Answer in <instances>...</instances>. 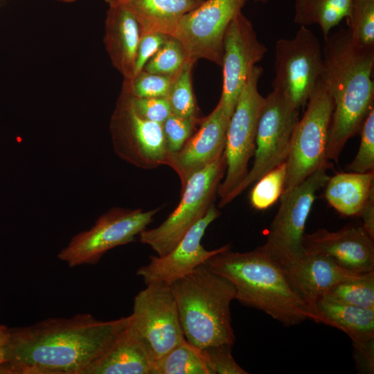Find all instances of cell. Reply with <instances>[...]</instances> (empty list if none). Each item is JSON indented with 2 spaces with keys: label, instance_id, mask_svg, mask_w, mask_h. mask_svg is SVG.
<instances>
[{
  "label": "cell",
  "instance_id": "38",
  "mask_svg": "<svg viewBox=\"0 0 374 374\" xmlns=\"http://www.w3.org/2000/svg\"><path fill=\"white\" fill-rule=\"evenodd\" d=\"M353 357L356 366L362 373H374V340L362 344H353Z\"/></svg>",
  "mask_w": 374,
  "mask_h": 374
},
{
  "label": "cell",
  "instance_id": "9",
  "mask_svg": "<svg viewBox=\"0 0 374 374\" xmlns=\"http://www.w3.org/2000/svg\"><path fill=\"white\" fill-rule=\"evenodd\" d=\"M159 211L112 208L91 229L75 235L57 258L69 267L96 264L107 251L134 242Z\"/></svg>",
  "mask_w": 374,
  "mask_h": 374
},
{
  "label": "cell",
  "instance_id": "25",
  "mask_svg": "<svg viewBox=\"0 0 374 374\" xmlns=\"http://www.w3.org/2000/svg\"><path fill=\"white\" fill-rule=\"evenodd\" d=\"M350 0H295L294 21L300 26L318 24L324 39L348 14Z\"/></svg>",
  "mask_w": 374,
  "mask_h": 374
},
{
  "label": "cell",
  "instance_id": "12",
  "mask_svg": "<svg viewBox=\"0 0 374 374\" xmlns=\"http://www.w3.org/2000/svg\"><path fill=\"white\" fill-rule=\"evenodd\" d=\"M114 150L124 161L143 169L166 164L168 152L162 124L141 118L130 96L121 90L109 124Z\"/></svg>",
  "mask_w": 374,
  "mask_h": 374
},
{
  "label": "cell",
  "instance_id": "24",
  "mask_svg": "<svg viewBox=\"0 0 374 374\" xmlns=\"http://www.w3.org/2000/svg\"><path fill=\"white\" fill-rule=\"evenodd\" d=\"M325 198L341 215L359 216L374 191V170L339 172L330 177L325 185Z\"/></svg>",
  "mask_w": 374,
  "mask_h": 374
},
{
  "label": "cell",
  "instance_id": "10",
  "mask_svg": "<svg viewBox=\"0 0 374 374\" xmlns=\"http://www.w3.org/2000/svg\"><path fill=\"white\" fill-rule=\"evenodd\" d=\"M322 48L319 39L304 26H300L293 38L276 42L271 86L299 109L307 104L319 81Z\"/></svg>",
  "mask_w": 374,
  "mask_h": 374
},
{
  "label": "cell",
  "instance_id": "15",
  "mask_svg": "<svg viewBox=\"0 0 374 374\" xmlns=\"http://www.w3.org/2000/svg\"><path fill=\"white\" fill-rule=\"evenodd\" d=\"M267 52L251 21L239 12L229 24L223 41V85L219 102L230 116L256 64Z\"/></svg>",
  "mask_w": 374,
  "mask_h": 374
},
{
  "label": "cell",
  "instance_id": "6",
  "mask_svg": "<svg viewBox=\"0 0 374 374\" xmlns=\"http://www.w3.org/2000/svg\"><path fill=\"white\" fill-rule=\"evenodd\" d=\"M262 73L261 66L254 67L229 122L224 150L226 175L217 190L220 208L231 202V195L246 177L255 152L258 124L265 102L258 89Z\"/></svg>",
  "mask_w": 374,
  "mask_h": 374
},
{
  "label": "cell",
  "instance_id": "2",
  "mask_svg": "<svg viewBox=\"0 0 374 374\" xmlns=\"http://www.w3.org/2000/svg\"><path fill=\"white\" fill-rule=\"evenodd\" d=\"M322 51L320 81L334 102L326 158L337 162L348 140L359 134L374 107V48L357 45L350 30L341 28L328 35Z\"/></svg>",
  "mask_w": 374,
  "mask_h": 374
},
{
  "label": "cell",
  "instance_id": "5",
  "mask_svg": "<svg viewBox=\"0 0 374 374\" xmlns=\"http://www.w3.org/2000/svg\"><path fill=\"white\" fill-rule=\"evenodd\" d=\"M226 167L223 152L193 173L181 190V199L176 208L159 226L141 231L139 235L140 242L149 245L159 256L170 251L214 203Z\"/></svg>",
  "mask_w": 374,
  "mask_h": 374
},
{
  "label": "cell",
  "instance_id": "29",
  "mask_svg": "<svg viewBox=\"0 0 374 374\" xmlns=\"http://www.w3.org/2000/svg\"><path fill=\"white\" fill-rule=\"evenodd\" d=\"M287 176V164L284 161L275 167L253 185L249 202L256 210H266L280 197L284 191Z\"/></svg>",
  "mask_w": 374,
  "mask_h": 374
},
{
  "label": "cell",
  "instance_id": "27",
  "mask_svg": "<svg viewBox=\"0 0 374 374\" xmlns=\"http://www.w3.org/2000/svg\"><path fill=\"white\" fill-rule=\"evenodd\" d=\"M195 61L189 59L175 77L167 98L171 114L186 118H200L192 86V71Z\"/></svg>",
  "mask_w": 374,
  "mask_h": 374
},
{
  "label": "cell",
  "instance_id": "13",
  "mask_svg": "<svg viewBox=\"0 0 374 374\" xmlns=\"http://www.w3.org/2000/svg\"><path fill=\"white\" fill-rule=\"evenodd\" d=\"M247 0H204L180 19L172 35L189 59H206L222 66L223 41L229 24Z\"/></svg>",
  "mask_w": 374,
  "mask_h": 374
},
{
  "label": "cell",
  "instance_id": "21",
  "mask_svg": "<svg viewBox=\"0 0 374 374\" xmlns=\"http://www.w3.org/2000/svg\"><path fill=\"white\" fill-rule=\"evenodd\" d=\"M155 361L147 343L129 323L87 374H150Z\"/></svg>",
  "mask_w": 374,
  "mask_h": 374
},
{
  "label": "cell",
  "instance_id": "19",
  "mask_svg": "<svg viewBox=\"0 0 374 374\" xmlns=\"http://www.w3.org/2000/svg\"><path fill=\"white\" fill-rule=\"evenodd\" d=\"M281 268L291 287L314 314V322L317 303L330 288L340 282L361 278L368 274L348 271L327 256L307 252Z\"/></svg>",
  "mask_w": 374,
  "mask_h": 374
},
{
  "label": "cell",
  "instance_id": "4",
  "mask_svg": "<svg viewBox=\"0 0 374 374\" xmlns=\"http://www.w3.org/2000/svg\"><path fill=\"white\" fill-rule=\"evenodd\" d=\"M185 339L199 348L233 346L235 336L230 305L233 285L200 265L170 285Z\"/></svg>",
  "mask_w": 374,
  "mask_h": 374
},
{
  "label": "cell",
  "instance_id": "40",
  "mask_svg": "<svg viewBox=\"0 0 374 374\" xmlns=\"http://www.w3.org/2000/svg\"><path fill=\"white\" fill-rule=\"evenodd\" d=\"M6 341H0V366L6 361Z\"/></svg>",
  "mask_w": 374,
  "mask_h": 374
},
{
  "label": "cell",
  "instance_id": "8",
  "mask_svg": "<svg viewBox=\"0 0 374 374\" xmlns=\"http://www.w3.org/2000/svg\"><path fill=\"white\" fill-rule=\"evenodd\" d=\"M333 109V99L319 79L292 134L284 190L300 184L320 168L332 167L326 158V146Z\"/></svg>",
  "mask_w": 374,
  "mask_h": 374
},
{
  "label": "cell",
  "instance_id": "36",
  "mask_svg": "<svg viewBox=\"0 0 374 374\" xmlns=\"http://www.w3.org/2000/svg\"><path fill=\"white\" fill-rule=\"evenodd\" d=\"M130 96L134 110L145 120L162 124L171 114L167 97L136 98Z\"/></svg>",
  "mask_w": 374,
  "mask_h": 374
},
{
  "label": "cell",
  "instance_id": "42",
  "mask_svg": "<svg viewBox=\"0 0 374 374\" xmlns=\"http://www.w3.org/2000/svg\"><path fill=\"white\" fill-rule=\"evenodd\" d=\"M130 1V0H105V3L108 5V7L125 5Z\"/></svg>",
  "mask_w": 374,
  "mask_h": 374
},
{
  "label": "cell",
  "instance_id": "3",
  "mask_svg": "<svg viewBox=\"0 0 374 374\" xmlns=\"http://www.w3.org/2000/svg\"><path fill=\"white\" fill-rule=\"evenodd\" d=\"M234 286L243 305L262 311L286 327L314 315L288 283L281 267L260 246L247 252L231 248L209 258L204 264Z\"/></svg>",
  "mask_w": 374,
  "mask_h": 374
},
{
  "label": "cell",
  "instance_id": "11",
  "mask_svg": "<svg viewBox=\"0 0 374 374\" xmlns=\"http://www.w3.org/2000/svg\"><path fill=\"white\" fill-rule=\"evenodd\" d=\"M299 120V109L283 93L273 89L265 98L259 118L252 167L233 193L231 202L267 172L286 161Z\"/></svg>",
  "mask_w": 374,
  "mask_h": 374
},
{
  "label": "cell",
  "instance_id": "20",
  "mask_svg": "<svg viewBox=\"0 0 374 374\" xmlns=\"http://www.w3.org/2000/svg\"><path fill=\"white\" fill-rule=\"evenodd\" d=\"M141 37L140 24L125 5L108 8L103 42L112 65L124 80L133 77L136 52Z\"/></svg>",
  "mask_w": 374,
  "mask_h": 374
},
{
  "label": "cell",
  "instance_id": "32",
  "mask_svg": "<svg viewBox=\"0 0 374 374\" xmlns=\"http://www.w3.org/2000/svg\"><path fill=\"white\" fill-rule=\"evenodd\" d=\"M175 76L142 70L132 78L124 80L121 90L136 98L167 97Z\"/></svg>",
  "mask_w": 374,
  "mask_h": 374
},
{
  "label": "cell",
  "instance_id": "33",
  "mask_svg": "<svg viewBox=\"0 0 374 374\" xmlns=\"http://www.w3.org/2000/svg\"><path fill=\"white\" fill-rule=\"evenodd\" d=\"M359 134L358 151L347 168L350 172L364 173L374 170V107L364 120Z\"/></svg>",
  "mask_w": 374,
  "mask_h": 374
},
{
  "label": "cell",
  "instance_id": "26",
  "mask_svg": "<svg viewBox=\"0 0 374 374\" xmlns=\"http://www.w3.org/2000/svg\"><path fill=\"white\" fill-rule=\"evenodd\" d=\"M150 374H211L202 348L186 339L157 359Z\"/></svg>",
  "mask_w": 374,
  "mask_h": 374
},
{
  "label": "cell",
  "instance_id": "28",
  "mask_svg": "<svg viewBox=\"0 0 374 374\" xmlns=\"http://www.w3.org/2000/svg\"><path fill=\"white\" fill-rule=\"evenodd\" d=\"M335 301L374 310V271L340 282L323 296Z\"/></svg>",
  "mask_w": 374,
  "mask_h": 374
},
{
  "label": "cell",
  "instance_id": "18",
  "mask_svg": "<svg viewBox=\"0 0 374 374\" xmlns=\"http://www.w3.org/2000/svg\"><path fill=\"white\" fill-rule=\"evenodd\" d=\"M303 247L304 252L327 256L348 271H374V239L362 226H347L337 231L319 229L304 235Z\"/></svg>",
  "mask_w": 374,
  "mask_h": 374
},
{
  "label": "cell",
  "instance_id": "30",
  "mask_svg": "<svg viewBox=\"0 0 374 374\" xmlns=\"http://www.w3.org/2000/svg\"><path fill=\"white\" fill-rule=\"evenodd\" d=\"M346 19L354 42L374 48V0H350Z\"/></svg>",
  "mask_w": 374,
  "mask_h": 374
},
{
  "label": "cell",
  "instance_id": "37",
  "mask_svg": "<svg viewBox=\"0 0 374 374\" xmlns=\"http://www.w3.org/2000/svg\"><path fill=\"white\" fill-rule=\"evenodd\" d=\"M169 36L154 33L141 37L136 52L133 77L143 70L148 61L161 48Z\"/></svg>",
  "mask_w": 374,
  "mask_h": 374
},
{
  "label": "cell",
  "instance_id": "16",
  "mask_svg": "<svg viewBox=\"0 0 374 374\" xmlns=\"http://www.w3.org/2000/svg\"><path fill=\"white\" fill-rule=\"evenodd\" d=\"M220 215L213 203L206 215L184 234L170 251L161 256H150V262L139 268L136 274L142 278L145 285L164 283L170 285L199 265H204L211 256L231 248L226 244L215 249L207 250L201 244L206 229Z\"/></svg>",
  "mask_w": 374,
  "mask_h": 374
},
{
  "label": "cell",
  "instance_id": "17",
  "mask_svg": "<svg viewBox=\"0 0 374 374\" xmlns=\"http://www.w3.org/2000/svg\"><path fill=\"white\" fill-rule=\"evenodd\" d=\"M230 118L218 102L208 116L202 118L198 129L181 149L168 154L166 165L179 176L181 190L193 173L214 161L224 152Z\"/></svg>",
  "mask_w": 374,
  "mask_h": 374
},
{
  "label": "cell",
  "instance_id": "23",
  "mask_svg": "<svg viewBox=\"0 0 374 374\" xmlns=\"http://www.w3.org/2000/svg\"><path fill=\"white\" fill-rule=\"evenodd\" d=\"M204 0H130L125 6L137 19L145 35L159 33L172 36L183 16Z\"/></svg>",
  "mask_w": 374,
  "mask_h": 374
},
{
  "label": "cell",
  "instance_id": "22",
  "mask_svg": "<svg viewBox=\"0 0 374 374\" xmlns=\"http://www.w3.org/2000/svg\"><path fill=\"white\" fill-rule=\"evenodd\" d=\"M316 323L346 333L353 344L374 340V310L341 303L321 296L317 303Z\"/></svg>",
  "mask_w": 374,
  "mask_h": 374
},
{
  "label": "cell",
  "instance_id": "7",
  "mask_svg": "<svg viewBox=\"0 0 374 374\" xmlns=\"http://www.w3.org/2000/svg\"><path fill=\"white\" fill-rule=\"evenodd\" d=\"M328 168L314 171L300 184L284 190L262 249L281 267L300 258L303 253L305 224L317 193L324 187Z\"/></svg>",
  "mask_w": 374,
  "mask_h": 374
},
{
  "label": "cell",
  "instance_id": "43",
  "mask_svg": "<svg viewBox=\"0 0 374 374\" xmlns=\"http://www.w3.org/2000/svg\"><path fill=\"white\" fill-rule=\"evenodd\" d=\"M57 1L64 2V3H72V2H75V1H76L78 0H57Z\"/></svg>",
  "mask_w": 374,
  "mask_h": 374
},
{
  "label": "cell",
  "instance_id": "39",
  "mask_svg": "<svg viewBox=\"0 0 374 374\" xmlns=\"http://www.w3.org/2000/svg\"><path fill=\"white\" fill-rule=\"evenodd\" d=\"M359 216L362 219V227L374 239V191L370 195Z\"/></svg>",
  "mask_w": 374,
  "mask_h": 374
},
{
  "label": "cell",
  "instance_id": "1",
  "mask_svg": "<svg viewBox=\"0 0 374 374\" xmlns=\"http://www.w3.org/2000/svg\"><path fill=\"white\" fill-rule=\"evenodd\" d=\"M130 320L105 321L84 313L9 328L0 373L87 374Z\"/></svg>",
  "mask_w": 374,
  "mask_h": 374
},
{
  "label": "cell",
  "instance_id": "31",
  "mask_svg": "<svg viewBox=\"0 0 374 374\" xmlns=\"http://www.w3.org/2000/svg\"><path fill=\"white\" fill-rule=\"evenodd\" d=\"M189 60L181 44L170 35L161 48L145 64L143 71L175 76Z\"/></svg>",
  "mask_w": 374,
  "mask_h": 374
},
{
  "label": "cell",
  "instance_id": "34",
  "mask_svg": "<svg viewBox=\"0 0 374 374\" xmlns=\"http://www.w3.org/2000/svg\"><path fill=\"white\" fill-rule=\"evenodd\" d=\"M201 120L202 118H186L172 114L166 118L162 128L168 154L181 149Z\"/></svg>",
  "mask_w": 374,
  "mask_h": 374
},
{
  "label": "cell",
  "instance_id": "14",
  "mask_svg": "<svg viewBox=\"0 0 374 374\" xmlns=\"http://www.w3.org/2000/svg\"><path fill=\"white\" fill-rule=\"evenodd\" d=\"M130 326L147 343L156 360L185 339L170 285L150 283L134 297Z\"/></svg>",
  "mask_w": 374,
  "mask_h": 374
},
{
  "label": "cell",
  "instance_id": "44",
  "mask_svg": "<svg viewBox=\"0 0 374 374\" xmlns=\"http://www.w3.org/2000/svg\"><path fill=\"white\" fill-rule=\"evenodd\" d=\"M255 2L257 3H267L269 0H253Z\"/></svg>",
  "mask_w": 374,
  "mask_h": 374
},
{
  "label": "cell",
  "instance_id": "41",
  "mask_svg": "<svg viewBox=\"0 0 374 374\" xmlns=\"http://www.w3.org/2000/svg\"><path fill=\"white\" fill-rule=\"evenodd\" d=\"M9 335V328L5 326L0 325V341H7Z\"/></svg>",
  "mask_w": 374,
  "mask_h": 374
},
{
  "label": "cell",
  "instance_id": "35",
  "mask_svg": "<svg viewBox=\"0 0 374 374\" xmlns=\"http://www.w3.org/2000/svg\"><path fill=\"white\" fill-rule=\"evenodd\" d=\"M231 345H218L202 348L211 374H247L234 359Z\"/></svg>",
  "mask_w": 374,
  "mask_h": 374
}]
</instances>
